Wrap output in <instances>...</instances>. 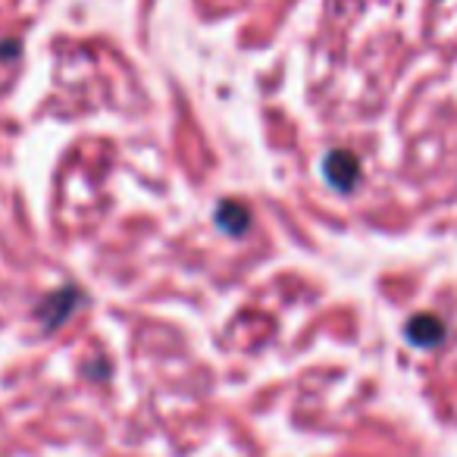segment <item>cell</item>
Returning <instances> with one entry per match:
<instances>
[{
	"instance_id": "obj_2",
	"label": "cell",
	"mask_w": 457,
	"mask_h": 457,
	"mask_svg": "<svg viewBox=\"0 0 457 457\" xmlns=\"http://www.w3.org/2000/svg\"><path fill=\"white\" fill-rule=\"evenodd\" d=\"M404 332H407V342L417 345V348H436L445 338V323L436 313H420V317H413L404 326Z\"/></svg>"
},
{
	"instance_id": "obj_3",
	"label": "cell",
	"mask_w": 457,
	"mask_h": 457,
	"mask_svg": "<svg viewBox=\"0 0 457 457\" xmlns=\"http://www.w3.org/2000/svg\"><path fill=\"white\" fill-rule=\"evenodd\" d=\"M216 222L226 236H245L251 226V213L242 201H222L220 210H216Z\"/></svg>"
},
{
	"instance_id": "obj_1",
	"label": "cell",
	"mask_w": 457,
	"mask_h": 457,
	"mask_svg": "<svg viewBox=\"0 0 457 457\" xmlns=\"http://www.w3.org/2000/svg\"><path fill=\"white\" fill-rule=\"evenodd\" d=\"M323 176L338 191H351L354 182L361 179V163L351 151H329L323 157Z\"/></svg>"
}]
</instances>
